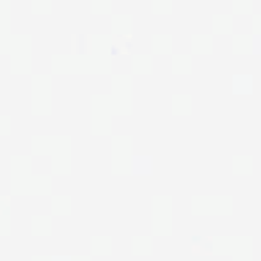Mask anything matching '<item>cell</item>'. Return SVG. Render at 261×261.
I'll use <instances>...</instances> for the list:
<instances>
[{
    "mask_svg": "<svg viewBox=\"0 0 261 261\" xmlns=\"http://www.w3.org/2000/svg\"><path fill=\"white\" fill-rule=\"evenodd\" d=\"M194 246L193 254L196 255H212L213 246H212L211 237H201V236H193Z\"/></svg>",
    "mask_w": 261,
    "mask_h": 261,
    "instance_id": "6da1fadb",
    "label": "cell"
},
{
    "mask_svg": "<svg viewBox=\"0 0 261 261\" xmlns=\"http://www.w3.org/2000/svg\"><path fill=\"white\" fill-rule=\"evenodd\" d=\"M70 256H55L53 257V260H70Z\"/></svg>",
    "mask_w": 261,
    "mask_h": 261,
    "instance_id": "7a4b0ae2",
    "label": "cell"
}]
</instances>
